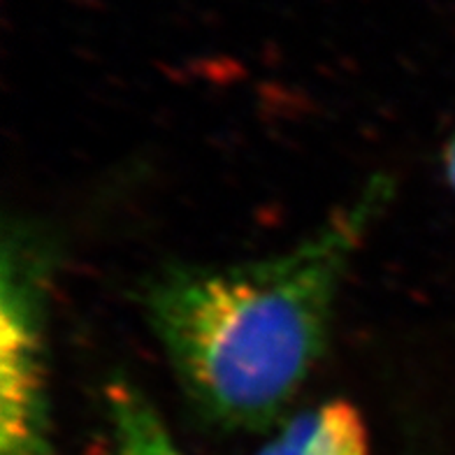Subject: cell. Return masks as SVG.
<instances>
[{
  "label": "cell",
  "mask_w": 455,
  "mask_h": 455,
  "mask_svg": "<svg viewBox=\"0 0 455 455\" xmlns=\"http://www.w3.org/2000/svg\"><path fill=\"white\" fill-rule=\"evenodd\" d=\"M393 186L374 177L288 251L240 265H180L151 279L144 309L174 377L228 430L272 426L312 374L341 279Z\"/></svg>",
  "instance_id": "cell-1"
},
{
  "label": "cell",
  "mask_w": 455,
  "mask_h": 455,
  "mask_svg": "<svg viewBox=\"0 0 455 455\" xmlns=\"http://www.w3.org/2000/svg\"><path fill=\"white\" fill-rule=\"evenodd\" d=\"M114 455H184L161 413L138 386L114 379L105 390Z\"/></svg>",
  "instance_id": "cell-3"
},
{
  "label": "cell",
  "mask_w": 455,
  "mask_h": 455,
  "mask_svg": "<svg viewBox=\"0 0 455 455\" xmlns=\"http://www.w3.org/2000/svg\"><path fill=\"white\" fill-rule=\"evenodd\" d=\"M258 455H370V439L358 409L335 400L288 420Z\"/></svg>",
  "instance_id": "cell-2"
},
{
  "label": "cell",
  "mask_w": 455,
  "mask_h": 455,
  "mask_svg": "<svg viewBox=\"0 0 455 455\" xmlns=\"http://www.w3.org/2000/svg\"><path fill=\"white\" fill-rule=\"evenodd\" d=\"M446 177H449L451 188L455 191V135L449 147H446Z\"/></svg>",
  "instance_id": "cell-4"
}]
</instances>
